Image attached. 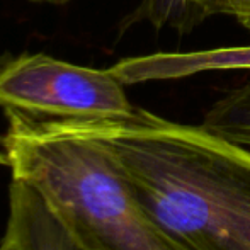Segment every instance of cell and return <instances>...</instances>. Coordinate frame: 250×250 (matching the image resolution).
<instances>
[{
	"label": "cell",
	"instance_id": "6da1fadb",
	"mask_svg": "<svg viewBox=\"0 0 250 250\" xmlns=\"http://www.w3.org/2000/svg\"><path fill=\"white\" fill-rule=\"evenodd\" d=\"M99 138L150 216L182 250H250V151L138 109L68 119Z\"/></svg>",
	"mask_w": 250,
	"mask_h": 250
},
{
	"label": "cell",
	"instance_id": "7a4b0ae2",
	"mask_svg": "<svg viewBox=\"0 0 250 250\" xmlns=\"http://www.w3.org/2000/svg\"><path fill=\"white\" fill-rule=\"evenodd\" d=\"M5 112L0 165L33 188L79 250H182L150 216L107 146L68 119Z\"/></svg>",
	"mask_w": 250,
	"mask_h": 250
},
{
	"label": "cell",
	"instance_id": "3957f363",
	"mask_svg": "<svg viewBox=\"0 0 250 250\" xmlns=\"http://www.w3.org/2000/svg\"><path fill=\"white\" fill-rule=\"evenodd\" d=\"M0 109L46 119H114L136 111L111 70L44 53L0 60Z\"/></svg>",
	"mask_w": 250,
	"mask_h": 250
},
{
	"label": "cell",
	"instance_id": "277c9868",
	"mask_svg": "<svg viewBox=\"0 0 250 250\" xmlns=\"http://www.w3.org/2000/svg\"><path fill=\"white\" fill-rule=\"evenodd\" d=\"M109 70L125 85L182 79L213 70H250V46L131 56L118 62Z\"/></svg>",
	"mask_w": 250,
	"mask_h": 250
},
{
	"label": "cell",
	"instance_id": "5b68a950",
	"mask_svg": "<svg viewBox=\"0 0 250 250\" xmlns=\"http://www.w3.org/2000/svg\"><path fill=\"white\" fill-rule=\"evenodd\" d=\"M2 244L12 250H79L72 244L41 196L10 179L9 208Z\"/></svg>",
	"mask_w": 250,
	"mask_h": 250
},
{
	"label": "cell",
	"instance_id": "8992f818",
	"mask_svg": "<svg viewBox=\"0 0 250 250\" xmlns=\"http://www.w3.org/2000/svg\"><path fill=\"white\" fill-rule=\"evenodd\" d=\"M220 0H142L123 22V29L131 24L150 22L155 29L168 26L188 34L208 17L218 14Z\"/></svg>",
	"mask_w": 250,
	"mask_h": 250
},
{
	"label": "cell",
	"instance_id": "52a82bcc",
	"mask_svg": "<svg viewBox=\"0 0 250 250\" xmlns=\"http://www.w3.org/2000/svg\"><path fill=\"white\" fill-rule=\"evenodd\" d=\"M206 131L250 151V83L216 101L201 123Z\"/></svg>",
	"mask_w": 250,
	"mask_h": 250
},
{
	"label": "cell",
	"instance_id": "ba28073f",
	"mask_svg": "<svg viewBox=\"0 0 250 250\" xmlns=\"http://www.w3.org/2000/svg\"><path fill=\"white\" fill-rule=\"evenodd\" d=\"M218 14L233 16L250 33V0H220Z\"/></svg>",
	"mask_w": 250,
	"mask_h": 250
},
{
	"label": "cell",
	"instance_id": "9c48e42d",
	"mask_svg": "<svg viewBox=\"0 0 250 250\" xmlns=\"http://www.w3.org/2000/svg\"><path fill=\"white\" fill-rule=\"evenodd\" d=\"M29 2L38 5H66L70 0H29Z\"/></svg>",
	"mask_w": 250,
	"mask_h": 250
},
{
	"label": "cell",
	"instance_id": "30bf717a",
	"mask_svg": "<svg viewBox=\"0 0 250 250\" xmlns=\"http://www.w3.org/2000/svg\"><path fill=\"white\" fill-rule=\"evenodd\" d=\"M0 250H12L9 247V245H5V244H2V242H0Z\"/></svg>",
	"mask_w": 250,
	"mask_h": 250
}]
</instances>
